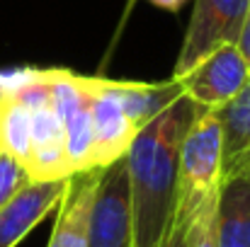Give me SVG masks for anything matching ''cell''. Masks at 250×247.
I'll return each instance as SVG.
<instances>
[{
	"label": "cell",
	"mask_w": 250,
	"mask_h": 247,
	"mask_svg": "<svg viewBox=\"0 0 250 247\" xmlns=\"http://www.w3.org/2000/svg\"><path fill=\"white\" fill-rule=\"evenodd\" d=\"M243 177L248 179V184H250V165H248V167H246V172H243Z\"/></svg>",
	"instance_id": "cell-19"
},
{
	"label": "cell",
	"mask_w": 250,
	"mask_h": 247,
	"mask_svg": "<svg viewBox=\"0 0 250 247\" xmlns=\"http://www.w3.org/2000/svg\"><path fill=\"white\" fill-rule=\"evenodd\" d=\"M87 97L92 121V167H107L126 158L139 129L126 116L114 80L87 76Z\"/></svg>",
	"instance_id": "cell-6"
},
{
	"label": "cell",
	"mask_w": 250,
	"mask_h": 247,
	"mask_svg": "<svg viewBox=\"0 0 250 247\" xmlns=\"http://www.w3.org/2000/svg\"><path fill=\"white\" fill-rule=\"evenodd\" d=\"M29 182H32V177L24 170V165L0 151V209Z\"/></svg>",
	"instance_id": "cell-15"
},
{
	"label": "cell",
	"mask_w": 250,
	"mask_h": 247,
	"mask_svg": "<svg viewBox=\"0 0 250 247\" xmlns=\"http://www.w3.org/2000/svg\"><path fill=\"white\" fill-rule=\"evenodd\" d=\"M216 199L204 204L192 218L187 233V247H219L216 245Z\"/></svg>",
	"instance_id": "cell-14"
},
{
	"label": "cell",
	"mask_w": 250,
	"mask_h": 247,
	"mask_svg": "<svg viewBox=\"0 0 250 247\" xmlns=\"http://www.w3.org/2000/svg\"><path fill=\"white\" fill-rule=\"evenodd\" d=\"M250 12V0H194L192 19L172 71V78L185 76L197 61L224 44H236Z\"/></svg>",
	"instance_id": "cell-3"
},
{
	"label": "cell",
	"mask_w": 250,
	"mask_h": 247,
	"mask_svg": "<svg viewBox=\"0 0 250 247\" xmlns=\"http://www.w3.org/2000/svg\"><path fill=\"white\" fill-rule=\"evenodd\" d=\"M236 44H238L241 54L246 56V61H248V66H250V12H248V17H246V22H243V29H241Z\"/></svg>",
	"instance_id": "cell-17"
},
{
	"label": "cell",
	"mask_w": 250,
	"mask_h": 247,
	"mask_svg": "<svg viewBox=\"0 0 250 247\" xmlns=\"http://www.w3.org/2000/svg\"><path fill=\"white\" fill-rule=\"evenodd\" d=\"M216 114L224 136V182H226L231 177H241L250 165V80Z\"/></svg>",
	"instance_id": "cell-10"
},
{
	"label": "cell",
	"mask_w": 250,
	"mask_h": 247,
	"mask_svg": "<svg viewBox=\"0 0 250 247\" xmlns=\"http://www.w3.org/2000/svg\"><path fill=\"white\" fill-rule=\"evenodd\" d=\"M197 114L199 107L182 95L136 133L126 153L134 247L163 245L177 206L180 143Z\"/></svg>",
	"instance_id": "cell-1"
},
{
	"label": "cell",
	"mask_w": 250,
	"mask_h": 247,
	"mask_svg": "<svg viewBox=\"0 0 250 247\" xmlns=\"http://www.w3.org/2000/svg\"><path fill=\"white\" fill-rule=\"evenodd\" d=\"M224 182V136L216 112L199 109L180 143L177 206L175 216L194 218L197 211L219 196Z\"/></svg>",
	"instance_id": "cell-2"
},
{
	"label": "cell",
	"mask_w": 250,
	"mask_h": 247,
	"mask_svg": "<svg viewBox=\"0 0 250 247\" xmlns=\"http://www.w3.org/2000/svg\"><path fill=\"white\" fill-rule=\"evenodd\" d=\"M177 80L182 82V95L199 109L219 112L246 87L250 80V66L238 44H224L197 61Z\"/></svg>",
	"instance_id": "cell-5"
},
{
	"label": "cell",
	"mask_w": 250,
	"mask_h": 247,
	"mask_svg": "<svg viewBox=\"0 0 250 247\" xmlns=\"http://www.w3.org/2000/svg\"><path fill=\"white\" fill-rule=\"evenodd\" d=\"M189 218H182V216H175L170 228H167L166 238H163V245L161 247H187V233H189Z\"/></svg>",
	"instance_id": "cell-16"
},
{
	"label": "cell",
	"mask_w": 250,
	"mask_h": 247,
	"mask_svg": "<svg viewBox=\"0 0 250 247\" xmlns=\"http://www.w3.org/2000/svg\"><path fill=\"white\" fill-rule=\"evenodd\" d=\"M114 87L122 97L126 116L141 131L151 124L158 114L182 97V82L177 78H167L161 82H134V80H114Z\"/></svg>",
	"instance_id": "cell-12"
},
{
	"label": "cell",
	"mask_w": 250,
	"mask_h": 247,
	"mask_svg": "<svg viewBox=\"0 0 250 247\" xmlns=\"http://www.w3.org/2000/svg\"><path fill=\"white\" fill-rule=\"evenodd\" d=\"M216 245L250 247V184L243 174L221 182L216 199Z\"/></svg>",
	"instance_id": "cell-11"
},
{
	"label": "cell",
	"mask_w": 250,
	"mask_h": 247,
	"mask_svg": "<svg viewBox=\"0 0 250 247\" xmlns=\"http://www.w3.org/2000/svg\"><path fill=\"white\" fill-rule=\"evenodd\" d=\"M87 247H134V218L126 158L102 167L95 189Z\"/></svg>",
	"instance_id": "cell-4"
},
{
	"label": "cell",
	"mask_w": 250,
	"mask_h": 247,
	"mask_svg": "<svg viewBox=\"0 0 250 247\" xmlns=\"http://www.w3.org/2000/svg\"><path fill=\"white\" fill-rule=\"evenodd\" d=\"M146 2H151V5H156L161 10H167V12H177V10H182L187 5V0H146Z\"/></svg>",
	"instance_id": "cell-18"
},
{
	"label": "cell",
	"mask_w": 250,
	"mask_h": 247,
	"mask_svg": "<svg viewBox=\"0 0 250 247\" xmlns=\"http://www.w3.org/2000/svg\"><path fill=\"white\" fill-rule=\"evenodd\" d=\"M68 179H32L0 209V247H17L59 209Z\"/></svg>",
	"instance_id": "cell-8"
},
{
	"label": "cell",
	"mask_w": 250,
	"mask_h": 247,
	"mask_svg": "<svg viewBox=\"0 0 250 247\" xmlns=\"http://www.w3.org/2000/svg\"><path fill=\"white\" fill-rule=\"evenodd\" d=\"M0 151L17 163H29L32 155V116L29 107L15 95L0 92Z\"/></svg>",
	"instance_id": "cell-13"
},
{
	"label": "cell",
	"mask_w": 250,
	"mask_h": 247,
	"mask_svg": "<svg viewBox=\"0 0 250 247\" xmlns=\"http://www.w3.org/2000/svg\"><path fill=\"white\" fill-rule=\"evenodd\" d=\"M100 172L102 167H92L68 177V187L56 209L54 230L46 247H87L90 209L100 182Z\"/></svg>",
	"instance_id": "cell-9"
},
{
	"label": "cell",
	"mask_w": 250,
	"mask_h": 247,
	"mask_svg": "<svg viewBox=\"0 0 250 247\" xmlns=\"http://www.w3.org/2000/svg\"><path fill=\"white\" fill-rule=\"evenodd\" d=\"M49 82H51V99L66 133V158L71 174L92 170V121H90L87 76L54 68L49 71Z\"/></svg>",
	"instance_id": "cell-7"
}]
</instances>
